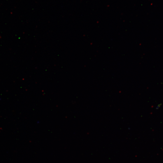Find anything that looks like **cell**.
<instances>
[{"instance_id": "cell-1", "label": "cell", "mask_w": 163, "mask_h": 163, "mask_svg": "<svg viewBox=\"0 0 163 163\" xmlns=\"http://www.w3.org/2000/svg\"><path fill=\"white\" fill-rule=\"evenodd\" d=\"M161 105V104H159L157 106V107H156V109H158L160 106Z\"/></svg>"}]
</instances>
